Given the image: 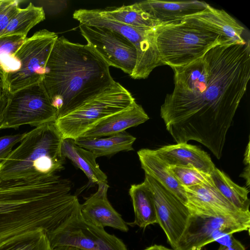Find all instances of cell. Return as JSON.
<instances>
[{"label": "cell", "instance_id": "f546056e", "mask_svg": "<svg viewBox=\"0 0 250 250\" xmlns=\"http://www.w3.org/2000/svg\"><path fill=\"white\" fill-rule=\"evenodd\" d=\"M169 168L177 180L184 188L212 181L210 175L194 167H169Z\"/></svg>", "mask_w": 250, "mask_h": 250}, {"label": "cell", "instance_id": "cb8c5ba5", "mask_svg": "<svg viewBox=\"0 0 250 250\" xmlns=\"http://www.w3.org/2000/svg\"><path fill=\"white\" fill-rule=\"evenodd\" d=\"M134 212V220L130 225H136L145 229L150 225L157 224L155 204L149 188L144 181L132 185L129 189Z\"/></svg>", "mask_w": 250, "mask_h": 250}, {"label": "cell", "instance_id": "ba28073f", "mask_svg": "<svg viewBox=\"0 0 250 250\" xmlns=\"http://www.w3.org/2000/svg\"><path fill=\"white\" fill-rule=\"evenodd\" d=\"M57 34L46 29L39 30L24 40L15 52L19 68L0 78L2 92L6 95L42 82L47 62Z\"/></svg>", "mask_w": 250, "mask_h": 250}, {"label": "cell", "instance_id": "5bb4252c", "mask_svg": "<svg viewBox=\"0 0 250 250\" xmlns=\"http://www.w3.org/2000/svg\"><path fill=\"white\" fill-rule=\"evenodd\" d=\"M185 188L187 207L191 214L206 215H241L244 212L236 208L216 188L212 181Z\"/></svg>", "mask_w": 250, "mask_h": 250}, {"label": "cell", "instance_id": "4fadbf2b", "mask_svg": "<svg viewBox=\"0 0 250 250\" xmlns=\"http://www.w3.org/2000/svg\"><path fill=\"white\" fill-rule=\"evenodd\" d=\"M152 192L158 223L174 250L187 226L191 213L186 205L148 175L144 181Z\"/></svg>", "mask_w": 250, "mask_h": 250}, {"label": "cell", "instance_id": "8992f818", "mask_svg": "<svg viewBox=\"0 0 250 250\" xmlns=\"http://www.w3.org/2000/svg\"><path fill=\"white\" fill-rule=\"evenodd\" d=\"M136 103L131 93L118 82L57 117L55 125L63 139L75 140L104 119Z\"/></svg>", "mask_w": 250, "mask_h": 250}, {"label": "cell", "instance_id": "9a60e30c", "mask_svg": "<svg viewBox=\"0 0 250 250\" xmlns=\"http://www.w3.org/2000/svg\"><path fill=\"white\" fill-rule=\"evenodd\" d=\"M98 185L97 191L80 205L83 219L98 227H109L123 232H127V223L112 206L107 199V183Z\"/></svg>", "mask_w": 250, "mask_h": 250}, {"label": "cell", "instance_id": "44dd1931", "mask_svg": "<svg viewBox=\"0 0 250 250\" xmlns=\"http://www.w3.org/2000/svg\"><path fill=\"white\" fill-rule=\"evenodd\" d=\"M141 167L145 174L152 177L187 206L185 188L170 171L169 166L162 160L154 150L143 148L137 152Z\"/></svg>", "mask_w": 250, "mask_h": 250}, {"label": "cell", "instance_id": "484cf974", "mask_svg": "<svg viewBox=\"0 0 250 250\" xmlns=\"http://www.w3.org/2000/svg\"><path fill=\"white\" fill-rule=\"evenodd\" d=\"M210 175L215 187L225 198L240 211L250 212L249 190L247 188L235 184L216 167Z\"/></svg>", "mask_w": 250, "mask_h": 250}, {"label": "cell", "instance_id": "74e56055", "mask_svg": "<svg viewBox=\"0 0 250 250\" xmlns=\"http://www.w3.org/2000/svg\"><path fill=\"white\" fill-rule=\"evenodd\" d=\"M199 250H207V249L205 247H203V248H202Z\"/></svg>", "mask_w": 250, "mask_h": 250}, {"label": "cell", "instance_id": "4dcf8cb0", "mask_svg": "<svg viewBox=\"0 0 250 250\" xmlns=\"http://www.w3.org/2000/svg\"><path fill=\"white\" fill-rule=\"evenodd\" d=\"M19 3L15 0H0V36L19 9Z\"/></svg>", "mask_w": 250, "mask_h": 250}, {"label": "cell", "instance_id": "2e32d148", "mask_svg": "<svg viewBox=\"0 0 250 250\" xmlns=\"http://www.w3.org/2000/svg\"><path fill=\"white\" fill-rule=\"evenodd\" d=\"M184 19L218 34L224 44H243L246 42L242 37L244 27L224 10L208 4L204 10Z\"/></svg>", "mask_w": 250, "mask_h": 250}, {"label": "cell", "instance_id": "d6a6232c", "mask_svg": "<svg viewBox=\"0 0 250 250\" xmlns=\"http://www.w3.org/2000/svg\"><path fill=\"white\" fill-rule=\"evenodd\" d=\"M217 250H246L245 247L233 236L227 245H220Z\"/></svg>", "mask_w": 250, "mask_h": 250}, {"label": "cell", "instance_id": "52a82bcc", "mask_svg": "<svg viewBox=\"0 0 250 250\" xmlns=\"http://www.w3.org/2000/svg\"><path fill=\"white\" fill-rule=\"evenodd\" d=\"M74 19L80 24L103 27L113 30L126 38L135 47L137 62L130 76L134 79H146L156 67L164 65L158 49L157 30L127 25L106 16L101 9H80L76 10Z\"/></svg>", "mask_w": 250, "mask_h": 250}, {"label": "cell", "instance_id": "4316f807", "mask_svg": "<svg viewBox=\"0 0 250 250\" xmlns=\"http://www.w3.org/2000/svg\"><path fill=\"white\" fill-rule=\"evenodd\" d=\"M45 19V13L42 7L30 3L26 8H19L0 36L17 34L26 37L32 27Z\"/></svg>", "mask_w": 250, "mask_h": 250}, {"label": "cell", "instance_id": "9c48e42d", "mask_svg": "<svg viewBox=\"0 0 250 250\" xmlns=\"http://www.w3.org/2000/svg\"><path fill=\"white\" fill-rule=\"evenodd\" d=\"M0 122V129H17L23 125L35 127L54 122L58 114L42 82L7 95Z\"/></svg>", "mask_w": 250, "mask_h": 250}, {"label": "cell", "instance_id": "7a4b0ae2", "mask_svg": "<svg viewBox=\"0 0 250 250\" xmlns=\"http://www.w3.org/2000/svg\"><path fill=\"white\" fill-rule=\"evenodd\" d=\"M67 180L57 174L32 180H0V244L15 236L60 226L70 215Z\"/></svg>", "mask_w": 250, "mask_h": 250}, {"label": "cell", "instance_id": "7402d4cb", "mask_svg": "<svg viewBox=\"0 0 250 250\" xmlns=\"http://www.w3.org/2000/svg\"><path fill=\"white\" fill-rule=\"evenodd\" d=\"M62 152L86 175L90 182L97 184L107 183V177L97 163L96 157L90 151L76 144L75 140L63 139Z\"/></svg>", "mask_w": 250, "mask_h": 250}, {"label": "cell", "instance_id": "3957f363", "mask_svg": "<svg viewBox=\"0 0 250 250\" xmlns=\"http://www.w3.org/2000/svg\"><path fill=\"white\" fill-rule=\"evenodd\" d=\"M109 67L87 44L58 37L42 81L58 117L112 85Z\"/></svg>", "mask_w": 250, "mask_h": 250}, {"label": "cell", "instance_id": "ac0fdd59", "mask_svg": "<svg viewBox=\"0 0 250 250\" xmlns=\"http://www.w3.org/2000/svg\"><path fill=\"white\" fill-rule=\"evenodd\" d=\"M172 69L175 85L173 92L198 96L205 91L209 76V64L205 54L187 65Z\"/></svg>", "mask_w": 250, "mask_h": 250}, {"label": "cell", "instance_id": "1f68e13d", "mask_svg": "<svg viewBox=\"0 0 250 250\" xmlns=\"http://www.w3.org/2000/svg\"><path fill=\"white\" fill-rule=\"evenodd\" d=\"M27 132L0 137V164L8 157L13 147L20 143Z\"/></svg>", "mask_w": 250, "mask_h": 250}, {"label": "cell", "instance_id": "6da1fadb", "mask_svg": "<svg viewBox=\"0 0 250 250\" xmlns=\"http://www.w3.org/2000/svg\"><path fill=\"white\" fill-rule=\"evenodd\" d=\"M205 55L209 76L205 91L198 96L167 94L160 116L177 144L198 142L219 159L250 79V41L218 44Z\"/></svg>", "mask_w": 250, "mask_h": 250}, {"label": "cell", "instance_id": "30bf717a", "mask_svg": "<svg viewBox=\"0 0 250 250\" xmlns=\"http://www.w3.org/2000/svg\"><path fill=\"white\" fill-rule=\"evenodd\" d=\"M80 205L59 226L46 232L52 249L64 246L82 250H127L115 235L85 221Z\"/></svg>", "mask_w": 250, "mask_h": 250}, {"label": "cell", "instance_id": "277c9868", "mask_svg": "<svg viewBox=\"0 0 250 250\" xmlns=\"http://www.w3.org/2000/svg\"><path fill=\"white\" fill-rule=\"evenodd\" d=\"M62 139L54 122L27 132L0 164V180H36L62 170L65 162L62 152Z\"/></svg>", "mask_w": 250, "mask_h": 250}, {"label": "cell", "instance_id": "e0dca14e", "mask_svg": "<svg viewBox=\"0 0 250 250\" xmlns=\"http://www.w3.org/2000/svg\"><path fill=\"white\" fill-rule=\"evenodd\" d=\"M154 150L169 167H192L209 175L216 167L207 152L188 143L165 146Z\"/></svg>", "mask_w": 250, "mask_h": 250}, {"label": "cell", "instance_id": "e575fe53", "mask_svg": "<svg viewBox=\"0 0 250 250\" xmlns=\"http://www.w3.org/2000/svg\"><path fill=\"white\" fill-rule=\"evenodd\" d=\"M143 250H173L161 245L154 244L147 247Z\"/></svg>", "mask_w": 250, "mask_h": 250}, {"label": "cell", "instance_id": "5b68a950", "mask_svg": "<svg viewBox=\"0 0 250 250\" xmlns=\"http://www.w3.org/2000/svg\"><path fill=\"white\" fill-rule=\"evenodd\" d=\"M157 35L161 61L172 68L187 65L224 44L220 35L187 19L159 26Z\"/></svg>", "mask_w": 250, "mask_h": 250}, {"label": "cell", "instance_id": "7c38bea8", "mask_svg": "<svg viewBox=\"0 0 250 250\" xmlns=\"http://www.w3.org/2000/svg\"><path fill=\"white\" fill-rule=\"evenodd\" d=\"M81 35L109 65L120 69L130 76L137 62L134 45L126 38L113 30L80 24Z\"/></svg>", "mask_w": 250, "mask_h": 250}, {"label": "cell", "instance_id": "d590c367", "mask_svg": "<svg viewBox=\"0 0 250 250\" xmlns=\"http://www.w3.org/2000/svg\"><path fill=\"white\" fill-rule=\"evenodd\" d=\"M52 250H82L79 249H77L76 248L70 247V246H61L58 247L54 249H52Z\"/></svg>", "mask_w": 250, "mask_h": 250}, {"label": "cell", "instance_id": "d6986e66", "mask_svg": "<svg viewBox=\"0 0 250 250\" xmlns=\"http://www.w3.org/2000/svg\"><path fill=\"white\" fill-rule=\"evenodd\" d=\"M148 119L142 106L136 102L129 108L104 119L81 137L95 138L113 135L142 124Z\"/></svg>", "mask_w": 250, "mask_h": 250}, {"label": "cell", "instance_id": "603a6c76", "mask_svg": "<svg viewBox=\"0 0 250 250\" xmlns=\"http://www.w3.org/2000/svg\"><path fill=\"white\" fill-rule=\"evenodd\" d=\"M136 138L126 131L101 138H78L75 140L79 146L92 152L96 158L114 155L121 151L133 150Z\"/></svg>", "mask_w": 250, "mask_h": 250}, {"label": "cell", "instance_id": "d4e9b609", "mask_svg": "<svg viewBox=\"0 0 250 250\" xmlns=\"http://www.w3.org/2000/svg\"><path fill=\"white\" fill-rule=\"evenodd\" d=\"M108 17L123 24L140 28H155L163 24L145 11L137 2L103 10Z\"/></svg>", "mask_w": 250, "mask_h": 250}, {"label": "cell", "instance_id": "836d02e7", "mask_svg": "<svg viewBox=\"0 0 250 250\" xmlns=\"http://www.w3.org/2000/svg\"><path fill=\"white\" fill-rule=\"evenodd\" d=\"M7 101V96L2 92L0 96V122Z\"/></svg>", "mask_w": 250, "mask_h": 250}, {"label": "cell", "instance_id": "8d00e7d4", "mask_svg": "<svg viewBox=\"0 0 250 250\" xmlns=\"http://www.w3.org/2000/svg\"><path fill=\"white\" fill-rule=\"evenodd\" d=\"M2 89L1 80L0 79V96L2 94Z\"/></svg>", "mask_w": 250, "mask_h": 250}, {"label": "cell", "instance_id": "83f0119b", "mask_svg": "<svg viewBox=\"0 0 250 250\" xmlns=\"http://www.w3.org/2000/svg\"><path fill=\"white\" fill-rule=\"evenodd\" d=\"M0 250H52L46 232L38 229L15 236L0 244Z\"/></svg>", "mask_w": 250, "mask_h": 250}, {"label": "cell", "instance_id": "8fae6325", "mask_svg": "<svg viewBox=\"0 0 250 250\" xmlns=\"http://www.w3.org/2000/svg\"><path fill=\"white\" fill-rule=\"evenodd\" d=\"M250 213L241 215L191 214L181 238L174 250H199L228 235L249 232Z\"/></svg>", "mask_w": 250, "mask_h": 250}, {"label": "cell", "instance_id": "ffe728a7", "mask_svg": "<svg viewBox=\"0 0 250 250\" xmlns=\"http://www.w3.org/2000/svg\"><path fill=\"white\" fill-rule=\"evenodd\" d=\"M137 3L145 11L163 24L181 21L186 17L201 12L208 5L203 1L196 0H147Z\"/></svg>", "mask_w": 250, "mask_h": 250}, {"label": "cell", "instance_id": "f1b7e54d", "mask_svg": "<svg viewBox=\"0 0 250 250\" xmlns=\"http://www.w3.org/2000/svg\"><path fill=\"white\" fill-rule=\"evenodd\" d=\"M26 39L17 34L0 36V79L19 68V63L14 55Z\"/></svg>", "mask_w": 250, "mask_h": 250}]
</instances>
